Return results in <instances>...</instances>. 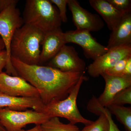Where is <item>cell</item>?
Here are the masks:
<instances>
[{"label": "cell", "mask_w": 131, "mask_h": 131, "mask_svg": "<svg viewBox=\"0 0 131 131\" xmlns=\"http://www.w3.org/2000/svg\"><path fill=\"white\" fill-rule=\"evenodd\" d=\"M122 76H131V57H130L122 72Z\"/></svg>", "instance_id": "27"}, {"label": "cell", "mask_w": 131, "mask_h": 131, "mask_svg": "<svg viewBox=\"0 0 131 131\" xmlns=\"http://www.w3.org/2000/svg\"><path fill=\"white\" fill-rule=\"evenodd\" d=\"M131 45V12L125 15L112 31L107 47L108 49Z\"/></svg>", "instance_id": "16"}, {"label": "cell", "mask_w": 131, "mask_h": 131, "mask_svg": "<svg viewBox=\"0 0 131 131\" xmlns=\"http://www.w3.org/2000/svg\"><path fill=\"white\" fill-rule=\"evenodd\" d=\"M89 2L92 7L101 16L111 31L119 24L125 15L128 13L117 10L107 0H89Z\"/></svg>", "instance_id": "15"}, {"label": "cell", "mask_w": 131, "mask_h": 131, "mask_svg": "<svg viewBox=\"0 0 131 131\" xmlns=\"http://www.w3.org/2000/svg\"><path fill=\"white\" fill-rule=\"evenodd\" d=\"M45 34L38 28L24 24L16 30L10 46L11 58L29 65H39Z\"/></svg>", "instance_id": "2"}, {"label": "cell", "mask_w": 131, "mask_h": 131, "mask_svg": "<svg viewBox=\"0 0 131 131\" xmlns=\"http://www.w3.org/2000/svg\"><path fill=\"white\" fill-rule=\"evenodd\" d=\"M66 44L64 32L61 28L45 34L41 44L40 63L50 61Z\"/></svg>", "instance_id": "13"}, {"label": "cell", "mask_w": 131, "mask_h": 131, "mask_svg": "<svg viewBox=\"0 0 131 131\" xmlns=\"http://www.w3.org/2000/svg\"><path fill=\"white\" fill-rule=\"evenodd\" d=\"M40 126L42 131H81L74 124H64L57 117L50 118Z\"/></svg>", "instance_id": "18"}, {"label": "cell", "mask_w": 131, "mask_h": 131, "mask_svg": "<svg viewBox=\"0 0 131 131\" xmlns=\"http://www.w3.org/2000/svg\"><path fill=\"white\" fill-rule=\"evenodd\" d=\"M49 66L64 72H83L86 64L79 57L74 47L65 45L49 61Z\"/></svg>", "instance_id": "10"}, {"label": "cell", "mask_w": 131, "mask_h": 131, "mask_svg": "<svg viewBox=\"0 0 131 131\" xmlns=\"http://www.w3.org/2000/svg\"><path fill=\"white\" fill-rule=\"evenodd\" d=\"M22 18L24 24L45 34L61 28L62 23L58 9L50 0H27Z\"/></svg>", "instance_id": "3"}, {"label": "cell", "mask_w": 131, "mask_h": 131, "mask_svg": "<svg viewBox=\"0 0 131 131\" xmlns=\"http://www.w3.org/2000/svg\"><path fill=\"white\" fill-rule=\"evenodd\" d=\"M131 56V45L109 49L88 66V73L94 78L99 77L120 60Z\"/></svg>", "instance_id": "9"}, {"label": "cell", "mask_w": 131, "mask_h": 131, "mask_svg": "<svg viewBox=\"0 0 131 131\" xmlns=\"http://www.w3.org/2000/svg\"><path fill=\"white\" fill-rule=\"evenodd\" d=\"M102 77L105 82V89L98 98H95L97 103L106 107L110 105L114 97L119 91L131 86V76H117L103 73Z\"/></svg>", "instance_id": "12"}, {"label": "cell", "mask_w": 131, "mask_h": 131, "mask_svg": "<svg viewBox=\"0 0 131 131\" xmlns=\"http://www.w3.org/2000/svg\"><path fill=\"white\" fill-rule=\"evenodd\" d=\"M68 5L77 30L96 32L103 28L105 24L100 16L84 9L76 0H68Z\"/></svg>", "instance_id": "11"}, {"label": "cell", "mask_w": 131, "mask_h": 131, "mask_svg": "<svg viewBox=\"0 0 131 131\" xmlns=\"http://www.w3.org/2000/svg\"><path fill=\"white\" fill-rule=\"evenodd\" d=\"M4 50H5V45L1 38L0 37V51Z\"/></svg>", "instance_id": "29"}, {"label": "cell", "mask_w": 131, "mask_h": 131, "mask_svg": "<svg viewBox=\"0 0 131 131\" xmlns=\"http://www.w3.org/2000/svg\"><path fill=\"white\" fill-rule=\"evenodd\" d=\"M52 3L57 6L62 22L66 23L68 21L66 15V7L68 0H50Z\"/></svg>", "instance_id": "23"}, {"label": "cell", "mask_w": 131, "mask_h": 131, "mask_svg": "<svg viewBox=\"0 0 131 131\" xmlns=\"http://www.w3.org/2000/svg\"><path fill=\"white\" fill-rule=\"evenodd\" d=\"M127 104H131V86L118 92L114 97L110 103L118 106H123Z\"/></svg>", "instance_id": "20"}, {"label": "cell", "mask_w": 131, "mask_h": 131, "mask_svg": "<svg viewBox=\"0 0 131 131\" xmlns=\"http://www.w3.org/2000/svg\"><path fill=\"white\" fill-rule=\"evenodd\" d=\"M87 80L84 75L82 76L67 98L62 100H53L45 105L43 112L50 118L62 117L73 124L82 123L85 126L91 124L93 121L87 119L81 114L77 103L80 88L83 82Z\"/></svg>", "instance_id": "4"}, {"label": "cell", "mask_w": 131, "mask_h": 131, "mask_svg": "<svg viewBox=\"0 0 131 131\" xmlns=\"http://www.w3.org/2000/svg\"><path fill=\"white\" fill-rule=\"evenodd\" d=\"M45 105L39 98L16 97L0 91V108L24 111L31 108L43 112Z\"/></svg>", "instance_id": "14"}, {"label": "cell", "mask_w": 131, "mask_h": 131, "mask_svg": "<svg viewBox=\"0 0 131 131\" xmlns=\"http://www.w3.org/2000/svg\"><path fill=\"white\" fill-rule=\"evenodd\" d=\"M111 114L116 116L126 131H131V108L110 104L106 107Z\"/></svg>", "instance_id": "17"}, {"label": "cell", "mask_w": 131, "mask_h": 131, "mask_svg": "<svg viewBox=\"0 0 131 131\" xmlns=\"http://www.w3.org/2000/svg\"><path fill=\"white\" fill-rule=\"evenodd\" d=\"M50 118L45 113L32 109L18 111L0 108V122L7 131H20L28 124L41 125Z\"/></svg>", "instance_id": "6"}, {"label": "cell", "mask_w": 131, "mask_h": 131, "mask_svg": "<svg viewBox=\"0 0 131 131\" xmlns=\"http://www.w3.org/2000/svg\"><path fill=\"white\" fill-rule=\"evenodd\" d=\"M0 131H7L1 122H0Z\"/></svg>", "instance_id": "30"}, {"label": "cell", "mask_w": 131, "mask_h": 131, "mask_svg": "<svg viewBox=\"0 0 131 131\" xmlns=\"http://www.w3.org/2000/svg\"><path fill=\"white\" fill-rule=\"evenodd\" d=\"M117 10L125 13L131 12L130 0H107Z\"/></svg>", "instance_id": "22"}, {"label": "cell", "mask_w": 131, "mask_h": 131, "mask_svg": "<svg viewBox=\"0 0 131 131\" xmlns=\"http://www.w3.org/2000/svg\"><path fill=\"white\" fill-rule=\"evenodd\" d=\"M17 2L18 0H0V15L9 5Z\"/></svg>", "instance_id": "26"}, {"label": "cell", "mask_w": 131, "mask_h": 131, "mask_svg": "<svg viewBox=\"0 0 131 131\" xmlns=\"http://www.w3.org/2000/svg\"><path fill=\"white\" fill-rule=\"evenodd\" d=\"M8 63L7 53L6 50L0 51V74L3 72L4 68H6Z\"/></svg>", "instance_id": "25"}, {"label": "cell", "mask_w": 131, "mask_h": 131, "mask_svg": "<svg viewBox=\"0 0 131 131\" xmlns=\"http://www.w3.org/2000/svg\"><path fill=\"white\" fill-rule=\"evenodd\" d=\"M99 118L91 124L85 126L81 131H109L110 125L105 115L100 113Z\"/></svg>", "instance_id": "19"}, {"label": "cell", "mask_w": 131, "mask_h": 131, "mask_svg": "<svg viewBox=\"0 0 131 131\" xmlns=\"http://www.w3.org/2000/svg\"><path fill=\"white\" fill-rule=\"evenodd\" d=\"M131 56L122 59L117 62L112 67L108 69L104 73L112 75L122 76V74L127 60Z\"/></svg>", "instance_id": "21"}, {"label": "cell", "mask_w": 131, "mask_h": 131, "mask_svg": "<svg viewBox=\"0 0 131 131\" xmlns=\"http://www.w3.org/2000/svg\"><path fill=\"white\" fill-rule=\"evenodd\" d=\"M66 43H73L82 47L84 56L94 60L109 50L106 46L98 43L90 32L85 30H70L64 32Z\"/></svg>", "instance_id": "7"}, {"label": "cell", "mask_w": 131, "mask_h": 131, "mask_svg": "<svg viewBox=\"0 0 131 131\" xmlns=\"http://www.w3.org/2000/svg\"><path fill=\"white\" fill-rule=\"evenodd\" d=\"M41 125H36L34 127L29 130H25L22 129L20 131H42L41 128Z\"/></svg>", "instance_id": "28"}, {"label": "cell", "mask_w": 131, "mask_h": 131, "mask_svg": "<svg viewBox=\"0 0 131 131\" xmlns=\"http://www.w3.org/2000/svg\"><path fill=\"white\" fill-rule=\"evenodd\" d=\"M0 91L16 97L40 98L37 90L19 76L0 74Z\"/></svg>", "instance_id": "8"}, {"label": "cell", "mask_w": 131, "mask_h": 131, "mask_svg": "<svg viewBox=\"0 0 131 131\" xmlns=\"http://www.w3.org/2000/svg\"><path fill=\"white\" fill-rule=\"evenodd\" d=\"M18 3L9 5L0 15V37L4 42L7 55L8 63L5 68L6 73L13 76H18V75L11 62V42L16 30L24 24L19 10L16 7Z\"/></svg>", "instance_id": "5"}, {"label": "cell", "mask_w": 131, "mask_h": 131, "mask_svg": "<svg viewBox=\"0 0 131 131\" xmlns=\"http://www.w3.org/2000/svg\"><path fill=\"white\" fill-rule=\"evenodd\" d=\"M19 76L35 87L45 105L67 98L83 72H64L49 66L29 65L11 58Z\"/></svg>", "instance_id": "1"}, {"label": "cell", "mask_w": 131, "mask_h": 131, "mask_svg": "<svg viewBox=\"0 0 131 131\" xmlns=\"http://www.w3.org/2000/svg\"><path fill=\"white\" fill-rule=\"evenodd\" d=\"M96 111L98 113H103L106 116L108 119L110 125V129L109 131H120L116 124L114 123L112 118V114L108 110L106 107H103L99 106L97 107Z\"/></svg>", "instance_id": "24"}]
</instances>
